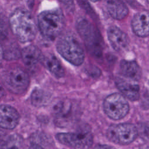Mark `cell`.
Segmentation results:
<instances>
[{"instance_id":"cell-10","label":"cell","mask_w":149,"mask_h":149,"mask_svg":"<svg viewBox=\"0 0 149 149\" xmlns=\"http://www.w3.org/2000/svg\"><path fill=\"white\" fill-rule=\"evenodd\" d=\"M20 116L17 111L13 107L0 105V127L5 129H13L18 125Z\"/></svg>"},{"instance_id":"cell-21","label":"cell","mask_w":149,"mask_h":149,"mask_svg":"<svg viewBox=\"0 0 149 149\" xmlns=\"http://www.w3.org/2000/svg\"><path fill=\"white\" fill-rule=\"evenodd\" d=\"M8 34V26L7 23V20L3 13L0 10V38H5Z\"/></svg>"},{"instance_id":"cell-24","label":"cell","mask_w":149,"mask_h":149,"mask_svg":"<svg viewBox=\"0 0 149 149\" xmlns=\"http://www.w3.org/2000/svg\"><path fill=\"white\" fill-rule=\"evenodd\" d=\"M34 4V0H28V5L30 8H32Z\"/></svg>"},{"instance_id":"cell-5","label":"cell","mask_w":149,"mask_h":149,"mask_svg":"<svg viewBox=\"0 0 149 149\" xmlns=\"http://www.w3.org/2000/svg\"><path fill=\"white\" fill-rule=\"evenodd\" d=\"M76 27L88 51L95 56H100L102 54L101 38L93 25L87 19L80 18L77 22Z\"/></svg>"},{"instance_id":"cell-20","label":"cell","mask_w":149,"mask_h":149,"mask_svg":"<svg viewBox=\"0 0 149 149\" xmlns=\"http://www.w3.org/2000/svg\"><path fill=\"white\" fill-rule=\"evenodd\" d=\"M19 139L16 136L0 130V147L2 148H18Z\"/></svg>"},{"instance_id":"cell-23","label":"cell","mask_w":149,"mask_h":149,"mask_svg":"<svg viewBox=\"0 0 149 149\" xmlns=\"http://www.w3.org/2000/svg\"><path fill=\"white\" fill-rule=\"evenodd\" d=\"M3 57V49H2V47L0 44V63Z\"/></svg>"},{"instance_id":"cell-3","label":"cell","mask_w":149,"mask_h":149,"mask_svg":"<svg viewBox=\"0 0 149 149\" xmlns=\"http://www.w3.org/2000/svg\"><path fill=\"white\" fill-rule=\"evenodd\" d=\"M56 49L64 59L73 65L79 66L84 62L83 49L73 34L66 33L62 36L58 40Z\"/></svg>"},{"instance_id":"cell-15","label":"cell","mask_w":149,"mask_h":149,"mask_svg":"<svg viewBox=\"0 0 149 149\" xmlns=\"http://www.w3.org/2000/svg\"><path fill=\"white\" fill-rule=\"evenodd\" d=\"M109 15L115 19L121 20L128 14V8L122 0H105Z\"/></svg>"},{"instance_id":"cell-16","label":"cell","mask_w":149,"mask_h":149,"mask_svg":"<svg viewBox=\"0 0 149 149\" xmlns=\"http://www.w3.org/2000/svg\"><path fill=\"white\" fill-rule=\"evenodd\" d=\"M120 71L123 76L134 81L141 77V70L139 65L134 61L122 60L120 63Z\"/></svg>"},{"instance_id":"cell-1","label":"cell","mask_w":149,"mask_h":149,"mask_svg":"<svg viewBox=\"0 0 149 149\" xmlns=\"http://www.w3.org/2000/svg\"><path fill=\"white\" fill-rule=\"evenodd\" d=\"M9 24L16 37L22 42L33 40L37 34V26L30 13L22 8L16 9L10 15Z\"/></svg>"},{"instance_id":"cell-22","label":"cell","mask_w":149,"mask_h":149,"mask_svg":"<svg viewBox=\"0 0 149 149\" xmlns=\"http://www.w3.org/2000/svg\"><path fill=\"white\" fill-rule=\"evenodd\" d=\"M61 3H62L66 8L72 9L74 8L73 0H59Z\"/></svg>"},{"instance_id":"cell-17","label":"cell","mask_w":149,"mask_h":149,"mask_svg":"<svg viewBox=\"0 0 149 149\" xmlns=\"http://www.w3.org/2000/svg\"><path fill=\"white\" fill-rule=\"evenodd\" d=\"M41 62L47 69L56 77H62L65 74V70L59 59L53 54H49L42 57Z\"/></svg>"},{"instance_id":"cell-6","label":"cell","mask_w":149,"mask_h":149,"mask_svg":"<svg viewBox=\"0 0 149 149\" xmlns=\"http://www.w3.org/2000/svg\"><path fill=\"white\" fill-rule=\"evenodd\" d=\"M56 137L61 144L74 148H90L93 142L91 132L86 126H81L74 132L58 133Z\"/></svg>"},{"instance_id":"cell-8","label":"cell","mask_w":149,"mask_h":149,"mask_svg":"<svg viewBox=\"0 0 149 149\" xmlns=\"http://www.w3.org/2000/svg\"><path fill=\"white\" fill-rule=\"evenodd\" d=\"M136 126L130 123L111 125L107 130L108 138L115 143L125 145L132 143L137 137Z\"/></svg>"},{"instance_id":"cell-14","label":"cell","mask_w":149,"mask_h":149,"mask_svg":"<svg viewBox=\"0 0 149 149\" xmlns=\"http://www.w3.org/2000/svg\"><path fill=\"white\" fill-rule=\"evenodd\" d=\"M25 65L33 68L39 62H41L43 55L38 47L31 45L24 48L20 53Z\"/></svg>"},{"instance_id":"cell-11","label":"cell","mask_w":149,"mask_h":149,"mask_svg":"<svg viewBox=\"0 0 149 149\" xmlns=\"http://www.w3.org/2000/svg\"><path fill=\"white\" fill-rule=\"evenodd\" d=\"M136 81L127 78L118 77L116 85L126 98L131 101H136L140 97V87Z\"/></svg>"},{"instance_id":"cell-18","label":"cell","mask_w":149,"mask_h":149,"mask_svg":"<svg viewBox=\"0 0 149 149\" xmlns=\"http://www.w3.org/2000/svg\"><path fill=\"white\" fill-rule=\"evenodd\" d=\"M31 148H50L53 146V141L49 136L41 132H36L30 137Z\"/></svg>"},{"instance_id":"cell-19","label":"cell","mask_w":149,"mask_h":149,"mask_svg":"<svg viewBox=\"0 0 149 149\" xmlns=\"http://www.w3.org/2000/svg\"><path fill=\"white\" fill-rule=\"evenodd\" d=\"M51 100V94L40 88L34 89L31 95V103L36 107L45 106L50 102Z\"/></svg>"},{"instance_id":"cell-26","label":"cell","mask_w":149,"mask_h":149,"mask_svg":"<svg viewBox=\"0 0 149 149\" xmlns=\"http://www.w3.org/2000/svg\"><path fill=\"white\" fill-rule=\"evenodd\" d=\"M122 1H128L129 0H122Z\"/></svg>"},{"instance_id":"cell-7","label":"cell","mask_w":149,"mask_h":149,"mask_svg":"<svg viewBox=\"0 0 149 149\" xmlns=\"http://www.w3.org/2000/svg\"><path fill=\"white\" fill-rule=\"evenodd\" d=\"M103 108L106 115L113 120L122 119L129 111V104L124 96L116 93L105 98Z\"/></svg>"},{"instance_id":"cell-2","label":"cell","mask_w":149,"mask_h":149,"mask_svg":"<svg viewBox=\"0 0 149 149\" xmlns=\"http://www.w3.org/2000/svg\"><path fill=\"white\" fill-rule=\"evenodd\" d=\"M38 24L40 31L44 37L54 40L63 30L65 19L59 9L45 10L39 14Z\"/></svg>"},{"instance_id":"cell-9","label":"cell","mask_w":149,"mask_h":149,"mask_svg":"<svg viewBox=\"0 0 149 149\" xmlns=\"http://www.w3.org/2000/svg\"><path fill=\"white\" fill-rule=\"evenodd\" d=\"M54 114L57 124L64 126L74 119V107L73 104L68 100L59 101L54 107Z\"/></svg>"},{"instance_id":"cell-4","label":"cell","mask_w":149,"mask_h":149,"mask_svg":"<svg viewBox=\"0 0 149 149\" xmlns=\"http://www.w3.org/2000/svg\"><path fill=\"white\" fill-rule=\"evenodd\" d=\"M0 76L5 87L15 94L24 93L29 86L28 74L19 66L4 68L1 70Z\"/></svg>"},{"instance_id":"cell-12","label":"cell","mask_w":149,"mask_h":149,"mask_svg":"<svg viewBox=\"0 0 149 149\" xmlns=\"http://www.w3.org/2000/svg\"><path fill=\"white\" fill-rule=\"evenodd\" d=\"M107 35L110 44L117 51H120L126 48L129 44L127 36L116 26H111L107 31Z\"/></svg>"},{"instance_id":"cell-25","label":"cell","mask_w":149,"mask_h":149,"mask_svg":"<svg viewBox=\"0 0 149 149\" xmlns=\"http://www.w3.org/2000/svg\"><path fill=\"white\" fill-rule=\"evenodd\" d=\"M91 1H93V2H96V1H98V0H90Z\"/></svg>"},{"instance_id":"cell-13","label":"cell","mask_w":149,"mask_h":149,"mask_svg":"<svg viewBox=\"0 0 149 149\" xmlns=\"http://www.w3.org/2000/svg\"><path fill=\"white\" fill-rule=\"evenodd\" d=\"M133 32L141 37L149 36V12L142 11L136 13L132 20Z\"/></svg>"}]
</instances>
